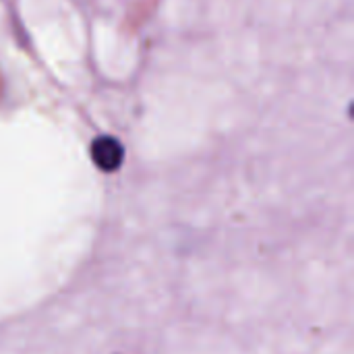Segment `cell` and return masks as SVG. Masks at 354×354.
<instances>
[{"label":"cell","mask_w":354,"mask_h":354,"mask_svg":"<svg viewBox=\"0 0 354 354\" xmlns=\"http://www.w3.org/2000/svg\"><path fill=\"white\" fill-rule=\"evenodd\" d=\"M91 158L97 168H102L106 172H114L122 164L124 149L114 137H97L91 143Z\"/></svg>","instance_id":"1"}]
</instances>
